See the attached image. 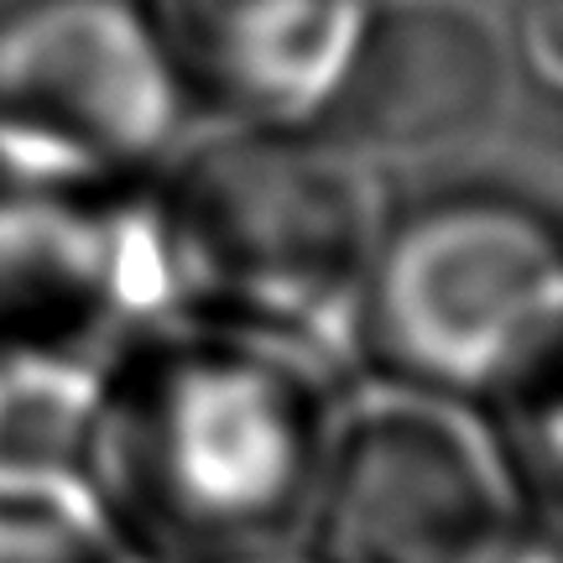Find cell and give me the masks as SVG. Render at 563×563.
Returning <instances> with one entry per match:
<instances>
[{"label": "cell", "instance_id": "cell-4", "mask_svg": "<svg viewBox=\"0 0 563 563\" xmlns=\"http://www.w3.org/2000/svg\"><path fill=\"white\" fill-rule=\"evenodd\" d=\"M527 527L485 422L464 407L344 386L298 563H496Z\"/></svg>", "mask_w": 563, "mask_h": 563}, {"label": "cell", "instance_id": "cell-6", "mask_svg": "<svg viewBox=\"0 0 563 563\" xmlns=\"http://www.w3.org/2000/svg\"><path fill=\"white\" fill-rule=\"evenodd\" d=\"M162 313L146 188L0 178V376H89Z\"/></svg>", "mask_w": 563, "mask_h": 563}, {"label": "cell", "instance_id": "cell-5", "mask_svg": "<svg viewBox=\"0 0 563 563\" xmlns=\"http://www.w3.org/2000/svg\"><path fill=\"white\" fill-rule=\"evenodd\" d=\"M183 131L131 0L0 5V178L136 194Z\"/></svg>", "mask_w": 563, "mask_h": 563}, {"label": "cell", "instance_id": "cell-10", "mask_svg": "<svg viewBox=\"0 0 563 563\" xmlns=\"http://www.w3.org/2000/svg\"><path fill=\"white\" fill-rule=\"evenodd\" d=\"M506 68L527 84V95L559 104L563 95V0H517L511 26L501 32Z\"/></svg>", "mask_w": 563, "mask_h": 563}, {"label": "cell", "instance_id": "cell-1", "mask_svg": "<svg viewBox=\"0 0 563 563\" xmlns=\"http://www.w3.org/2000/svg\"><path fill=\"white\" fill-rule=\"evenodd\" d=\"M344 371L152 313L84 376L63 475L125 563L292 559Z\"/></svg>", "mask_w": 563, "mask_h": 563}, {"label": "cell", "instance_id": "cell-7", "mask_svg": "<svg viewBox=\"0 0 563 563\" xmlns=\"http://www.w3.org/2000/svg\"><path fill=\"white\" fill-rule=\"evenodd\" d=\"M188 125H319L371 0H131Z\"/></svg>", "mask_w": 563, "mask_h": 563}, {"label": "cell", "instance_id": "cell-11", "mask_svg": "<svg viewBox=\"0 0 563 563\" xmlns=\"http://www.w3.org/2000/svg\"><path fill=\"white\" fill-rule=\"evenodd\" d=\"M496 563H559V527L527 522L522 532H517V543L506 548Z\"/></svg>", "mask_w": 563, "mask_h": 563}, {"label": "cell", "instance_id": "cell-2", "mask_svg": "<svg viewBox=\"0 0 563 563\" xmlns=\"http://www.w3.org/2000/svg\"><path fill=\"white\" fill-rule=\"evenodd\" d=\"M382 220L376 167L323 125H188L146 183L162 313L344 371Z\"/></svg>", "mask_w": 563, "mask_h": 563}, {"label": "cell", "instance_id": "cell-12", "mask_svg": "<svg viewBox=\"0 0 563 563\" xmlns=\"http://www.w3.org/2000/svg\"><path fill=\"white\" fill-rule=\"evenodd\" d=\"M282 563H298V559H282Z\"/></svg>", "mask_w": 563, "mask_h": 563}, {"label": "cell", "instance_id": "cell-3", "mask_svg": "<svg viewBox=\"0 0 563 563\" xmlns=\"http://www.w3.org/2000/svg\"><path fill=\"white\" fill-rule=\"evenodd\" d=\"M344 376L464 412L563 376V235L548 203L501 183L386 203Z\"/></svg>", "mask_w": 563, "mask_h": 563}, {"label": "cell", "instance_id": "cell-8", "mask_svg": "<svg viewBox=\"0 0 563 563\" xmlns=\"http://www.w3.org/2000/svg\"><path fill=\"white\" fill-rule=\"evenodd\" d=\"M501 89V32L475 0H371L355 58L319 125L371 167L428 157L485 131Z\"/></svg>", "mask_w": 563, "mask_h": 563}, {"label": "cell", "instance_id": "cell-9", "mask_svg": "<svg viewBox=\"0 0 563 563\" xmlns=\"http://www.w3.org/2000/svg\"><path fill=\"white\" fill-rule=\"evenodd\" d=\"M0 563H125L63 470L0 464Z\"/></svg>", "mask_w": 563, "mask_h": 563}]
</instances>
